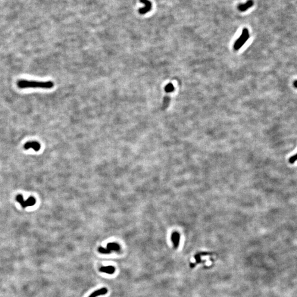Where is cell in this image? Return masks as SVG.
Here are the masks:
<instances>
[{
    "mask_svg": "<svg viewBox=\"0 0 297 297\" xmlns=\"http://www.w3.org/2000/svg\"><path fill=\"white\" fill-rule=\"evenodd\" d=\"M17 86L20 89L26 88H41L49 89L52 88L54 87V83L51 81L48 82H38L33 80H20L17 83Z\"/></svg>",
    "mask_w": 297,
    "mask_h": 297,
    "instance_id": "1",
    "label": "cell"
},
{
    "mask_svg": "<svg viewBox=\"0 0 297 297\" xmlns=\"http://www.w3.org/2000/svg\"><path fill=\"white\" fill-rule=\"evenodd\" d=\"M249 38V31H248V29L244 28L240 37L238 40H236L235 44H234V50H238L242 48V46L248 40Z\"/></svg>",
    "mask_w": 297,
    "mask_h": 297,
    "instance_id": "2",
    "label": "cell"
},
{
    "mask_svg": "<svg viewBox=\"0 0 297 297\" xmlns=\"http://www.w3.org/2000/svg\"><path fill=\"white\" fill-rule=\"evenodd\" d=\"M16 200L20 204L21 206L23 208H25L28 206H31L35 205L36 203V200L33 197H30L27 200H24L23 199V197L21 195H18L17 196Z\"/></svg>",
    "mask_w": 297,
    "mask_h": 297,
    "instance_id": "3",
    "label": "cell"
},
{
    "mask_svg": "<svg viewBox=\"0 0 297 297\" xmlns=\"http://www.w3.org/2000/svg\"><path fill=\"white\" fill-rule=\"evenodd\" d=\"M142 3L144 4V7L139 10V13L144 14L149 12L152 9V3L148 0H140Z\"/></svg>",
    "mask_w": 297,
    "mask_h": 297,
    "instance_id": "4",
    "label": "cell"
},
{
    "mask_svg": "<svg viewBox=\"0 0 297 297\" xmlns=\"http://www.w3.org/2000/svg\"><path fill=\"white\" fill-rule=\"evenodd\" d=\"M41 148L40 144L37 142H27L24 145V148L27 150L29 148H33L36 152H38Z\"/></svg>",
    "mask_w": 297,
    "mask_h": 297,
    "instance_id": "5",
    "label": "cell"
},
{
    "mask_svg": "<svg viewBox=\"0 0 297 297\" xmlns=\"http://www.w3.org/2000/svg\"><path fill=\"white\" fill-rule=\"evenodd\" d=\"M99 271L103 273H106L110 275H112L115 272L116 269L114 266H102L100 269Z\"/></svg>",
    "mask_w": 297,
    "mask_h": 297,
    "instance_id": "6",
    "label": "cell"
},
{
    "mask_svg": "<svg viewBox=\"0 0 297 297\" xmlns=\"http://www.w3.org/2000/svg\"><path fill=\"white\" fill-rule=\"evenodd\" d=\"M253 5H254V2H253V1L249 0L245 3L240 4L238 6V10L240 11V12H244V11L248 10L250 7L253 6Z\"/></svg>",
    "mask_w": 297,
    "mask_h": 297,
    "instance_id": "7",
    "label": "cell"
},
{
    "mask_svg": "<svg viewBox=\"0 0 297 297\" xmlns=\"http://www.w3.org/2000/svg\"><path fill=\"white\" fill-rule=\"evenodd\" d=\"M108 292V289L106 288H101L100 289L92 292L88 297H98L100 295H103L105 294H107Z\"/></svg>",
    "mask_w": 297,
    "mask_h": 297,
    "instance_id": "8",
    "label": "cell"
},
{
    "mask_svg": "<svg viewBox=\"0 0 297 297\" xmlns=\"http://www.w3.org/2000/svg\"><path fill=\"white\" fill-rule=\"evenodd\" d=\"M107 248L111 252H120V245L117 243H108L107 245Z\"/></svg>",
    "mask_w": 297,
    "mask_h": 297,
    "instance_id": "9",
    "label": "cell"
},
{
    "mask_svg": "<svg viewBox=\"0 0 297 297\" xmlns=\"http://www.w3.org/2000/svg\"><path fill=\"white\" fill-rule=\"evenodd\" d=\"M171 239L174 244V247L176 248H177L178 247L179 245V242H180V236L179 234H177L176 233H174L172 235Z\"/></svg>",
    "mask_w": 297,
    "mask_h": 297,
    "instance_id": "10",
    "label": "cell"
},
{
    "mask_svg": "<svg viewBox=\"0 0 297 297\" xmlns=\"http://www.w3.org/2000/svg\"><path fill=\"white\" fill-rule=\"evenodd\" d=\"M98 251L99 253L103 254H111V250H110L107 248H105L104 247H99Z\"/></svg>",
    "mask_w": 297,
    "mask_h": 297,
    "instance_id": "11",
    "label": "cell"
},
{
    "mask_svg": "<svg viewBox=\"0 0 297 297\" xmlns=\"http://www.w3.org/2000/svg\"><path fill=\"white\" fill-rule=\"evenodd\" d=\"M165 90L167 92H170L174 90V86L172 84L170 83L165 87Z\"/></svg>",
    "mask_w": 297,
    "mask_h": 297,
    "instance_id": "12",
    "label": "cell"
},
{
    "mask_svg": "<svg viewBox=\"0 0 297 297\" xmlns=\"http://www.w3.org/2000/svg\"><path fill=\"white\" fill-rule=\"evenodd\" d=\"M297 160V154L295 155L292 156L289 159V162L291 164H294V162Z\"/></svg>",
    "mask_w": 297,
    "mask_h": 297,
    "instance_id": "13",
    "label": "cell"
},
{
    "mask_svg": "<svg viewBox=\"0 0 297 297\" xmlns=\"http://www.w3.org/2000/svg\"><path fill=\"white\" fill-rule=\"evenodd\" d=\"M293 86H294V88L297 89V80H294V82H293Z\"/></svg>",
    "mask_w": 297,
    "mask_h": 297,
    "instance_id": "14",
    "label": "cell"
}]
</instances>
